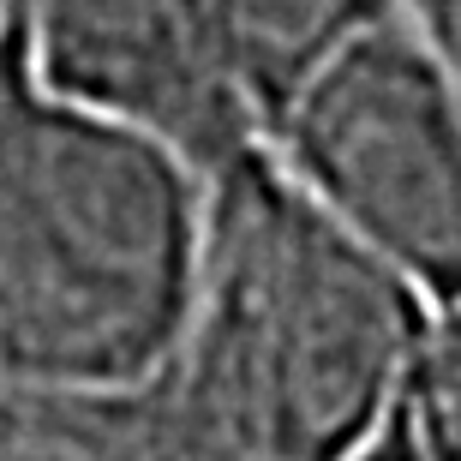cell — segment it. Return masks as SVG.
Returning a JSON list of instances; mask_svg holds the SVG:
<instances>
[{
  "label": "cell",
  "mask_w": 461,
  "mask_h": 461,
  "mask_svg": "<svg viewBox=\"0 0 461 461\" xmlns=\"http://www.w3.org/2000/svg\"><path fill=\"white\" fill-rule=\"evenodd\" d=\"M384 13H390V0H216L228 78L252 114L258 138L270 132V120L300 96V85L348 36H359Z\"/></svg>",
  "instance_id": "5"
},
{
  "label": "cell",
  "mask_w": 461,
  "mask_h": 461,
  "mask_svg": "<svg viewBox=\"0 0 461 461\" xmlns=\"http://www.w3.org/2000/svg\"><path fill=\"white\" fill-rule=\"evenodd\" d=\"M264 144L431 306L461 300V96L395 6L312 72Z\"/></svg>",
  "instance_id": "3"
},
{
  "label": "cell",
  "mask_w": 461,
  "mask_h": 461,
  "mask_svg": "<svg viewBox=\"0 0 461 461\" xmlns=\"http://www.w3.org/2000/svg\"><path fill=\"white\" fill-rule=\"evenodd\" d=\"M395 413L438 461H461V300L431 312V330L408 366Z\"/></svg>",
  "instance_id": "6"
},
{
  "label": "cell",
  "mask_w": 461,
  "mask_h": 461,
  "mask_svg": "<svg viewBox=\"0 0 461 461\" xmlns=\"http://www.w3.org/2000/svg\"><path fill=\"white\" fill-rule=\"evenodd\" d=\"M204 168L54 90L0 13V384L132 390L180 348Z\"/></svg>",
  "instance_id": "2"
},
{
  "label": "cell",
  "mask_w": 461,
  "mask_h": 461,
  "mask_svg": "<svg viewBox=\"0 0 461 461\" xmlns=\"http://www.w3.org/2000/svg\"><path fill=\"white\" fill-rule=\"evenodd\" d=\"M431 300L258 138L204 174V240L168 384L240 461H348L408 384Z\"/></svg>",
  "instance_id": "1"
},
{
  "label": "cell",
  "mask_w": 461,
  "mask_h": 461,
  "mask_svg": "<svg viewBox=\"0 0 461 461\" xmlns=\"http://www.w3.org/2000/svg\"><path fill=\"white\" fill-rule=\"evenodd\" d=\"M31 67L54 90L216 168L258 144L216 36V0H18Z\"/></svg>",
  "instance_id": "4"
},
{
  "label": "cell",
  "mask_w": 461,
  "mask_h": 461,
  "mask_svg": "<svg viewBox=\"0 0 461 461\" xmlns=\"http://www.w3.org/2000/svg\"><path fill=\"white\" fill-rule=\"evenodd\" d=\"M6 6H13V0H0V13H6Z\"/></svg>",
  "instance_id": "9"
},
{
  "label": "cell",
  "mask_w": 461,
  "mask_h": 461,
  "mask_svg": "<svg viewBox=\"0 0 461 461\" xmlns=\"http://www.w3.org/2000/svg\"><path fill=\"white\" fill-rule=\"evenodd\" d=\"M402 24L420 36V49L438 60V72L449 78V90L461 96V0H390Z\"/></svg>",
  "instance_id": "7"
},
{
  "label": "cell",
  "mask_w": 461,
  "mask_h": 461,
  "mask_svg": "<svg viewBox=\"0 0 461 461\" xmlns=\"http://www.w3.org/2000/svg\"><path fill=\"white\" fill-rule=\"evenodd\" d=\"M348 461H438V456H431V449L408 431V420L390 408V420H384V426H377V431H372V438H366V444H359Z\"/></svg>",
  "instance_id": "8"
}]
</instances>
